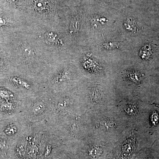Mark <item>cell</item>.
Here are the masks:
<instances>
[{
  "mask_svg": "<svg viewBox=\"0 0 159 159\" xmlns=\"http://www.w3.org/2000/svg\"><path fill=\"white\" fill-rule=\"evenodd\" d=\"M75 102V99L65 91L52 93L46 123L52 127L66 117L71 116Z\"/></svg>",
  "mask_w": 159,
  "mask_h": 159,
  "instance_id": "4",
  "label": "cell"
},
{
  "mask_svg": "<svg viewBox=\"0 0 159 159\" xmlns=\"http://www.w3.org/2000/svg\"><path fill=\"white\" fill-rule=\"evenodd\" d=\"M6 24V20L5 19L0 18V26L4 25Z\"/></svg>",
  "mask_w": 159,
  "mask_h": 159,
  "instance_id": "17",
  "label": "cell"
},
{
  "mask_svg": "<svg viewBox=\"0 0 159 159\" xmlns=\"http://www.w3.org/2000/svg\"><path fill=\"white\" fill-rule=\"evenodd\" d=\"M142 52H145V58H149L150 57L151 54V50L150 47H145V49H144L143 51H142Z\"/></svg>",
  "mask_w": 159,
  "mask_h": 159,
  "instance_id": "15",
  "label": "cell"
},
{
  "mask_svg": "<svg viewBox=\"0 0 159 159\" xmlns=\"http://www.w3.org/2000/svg\"><path fill=\"white\" fill-rule=\"evenodd\" d=\"M159 116L157 112H154L152 115L151 121L152 124L156 125L159 122Z\"/></svg>",
  "mask_w": 159,
  "mask_h": 159,
  "instance_id": "13",
  "label": "cell"
},
{
  "mask_svg": "<svg viewBox=\"0 0 159 159\" xmlns=\"http://www.w3.org/2000/svg\"><path fill=\"white\" fill-rule=\"evenodd\" d=\"M36 6L38 9H43L45 8L46 4L45 2H43L42 0H40L36 2Z\"/></svg>",
  "mask_w": 159,
  "mask_h": 159,
  "instance_id": "16",
  "label": "cell"
},
{
  "mask_svg": "<svg viewBox=\"0 0 159 159\" xmlns=\"http://www.w3.org/2000/svg\"><path fill=\"white\" fill-rule=\"evenodd\" d=\"M78 19L73 20L71 24L70 31L73 32H77L79 29V22Z\"/></svg>",
  "mask_w": 159,
  "mask_h": 159,
  "instance_id": "11",
  "label": "cell"
},
{
  "mask_svg": "<svg viewBox=\"0 0 159 159\" xmlns=\"http://www.w3.org/2000/svg\"><path fill=\"white\" fill-rule=\"evenodd\" d=\"M11 143L6 138L0 137V156H7Z\"/></svg>",
  "mask_w": 159,
  "mask_h": 159,
  "instance_id": "8",
  "label": "cell"
},
{
  "mask_svg": "<svg viewBox=\"0 0 159 159\" xmlns=\"http://www.w3.org/2000/svg\"><path fill=\"white\" fill-rule=\"evenodd\" d=\"M125 111L127 113L129 114V115H133L135 114L136 109L133 106H129L128 107H127V108L125 109Z\"/></svg>",
  "mask_w": 159,
  "mask_h": 159,
  "instance_id": "14",
  "label": "cell"
},
{
  "mask_svg": "<svg viewBox=\"0 0 159 159\" xmlns=\"http://www.w3.org/2000/svg\"><path fill=\"white\" fill-rule=\"evenodd\" d=\"M28 123L20 113L5 117L0 122V137L12 142L23 135Z\"/></svg>",
  "mask_w": 159,
  "mask_h": 159,
  "instance_id": "5",
  "label": "cell"
},
{
  "mask_svg": "<svg viewBox=\"0 0 159 159\" xmlns=\"http://www.w3.org/2000/svg\"><path fill=\"white\" fill-rule=\"evenodd\" d=\"M52 93L45 90L34 97L20 101V113L28 122L45 121L51 105Z\"/></svg>",
  "mask_w": 159,
  "mask_h": 159,
  "instance_id": "2",
  "label": "cell"
},
{
  "mask_svg": "<svg viewBox=\"0 0 159 159\" xmlns=\"http://www.w3.org/2000/svg\"><path fill=\"white\" fill-rule=\"evenodd\" d=\"M8 71L7 66L2 54H0V72H6Z\"/></svg>",
  "mask_w": 159,
  "mask_h": 159,
  "instance_id": "12",
  "label": "cell"
},
{
  "mask_svg": "<svg viewBox=\"0 0 159 159\" xmlns=\"http://www.w3.org/2000/svg\"><path fill=\"white\" fill-rule=\"evenodd\" d=\"M0 159H11L9 157L6 156H0Z\"/></svg>",
  "mask_w": 159,
  "mask_h": 159,
  "instance_id": "18",
  "label": "cell"
},
{
  "mask_svg": "<svg viewBox=\"0 0 159 159\" xmlns=\"http://www.w3.org/2000/svg\"><path fill=\"white\" fill-rule=\"evenodd\" d=\"M125 27L127 30L129 31H135L136 29L135 24V22L131 19H128L125 22Z\"/></svg>",
  "mask_w": 159,
  "mask_h": 159,
  "instance_id": "10",
  "label": "cell"
},
{
  "mask_svg": "<svg viewBox=\"0 0 159 159\" xmlns=\"http://www.w3.org/2000/svg\"><path fill=\"white\" fill-rule=\"evenodd\" d=\"M63 145L45 121L29 122L23 135L11 143L6 156L11 159H55Z\"/></svg>",
  "mask_w": 159,
  "mask_h": 159,
  "instance_id": "1",
  "label": "cell"
},
{
  "mask_svg": "<svg viewBox=\"0 0 159 159\" xmlns=\"http://www.w3.org/2000/svg\"><path fill=\"white\" fill-rule=\"evenodd\" d=\"M20 74L9 75L1 86L12 91L22 99L34 97L45 90L42 84L32 77V75Z\"/></svg>",
  "mask_w": 159,
  "mask_h": 159,
  "instance_id": "3",
  "label": "cell"
},
{
  "mask_svg": "<svg viewBox=\"0 0 159 159\" xmlns=\"http://www.w3.org/2000/svg\"><path fill=\"white\" fill-rule=\"evenodd\" d=\"M8 1H9V2L14 3L17 2V0H8Z\"/></svg>",
  "mask_w": 159,
  "mask_h": 159,
  "instance_id": "20",
  "label": "cell"
},
{
  "mask_svg": "<svg viewBox=\"0 0 159 159\" xmlns=\"http://www.w3.org/2000/svg\"><path fill=\"white\" fill-rule=\"evenodd\" d=\"M99 148L97 147H90L87 151V154L90 159H94L99 156Z\"/></svg>",
  "mask_w": 159,
  "mask_h": 159,
  "instance_id": "9",
  "label": "cell"
},
{
  "mask_svg": "<svg viewBox=\"0 0 159 159\" xmlns=\"http://www.w3.org/2000/svg\"><path fill=\"white\" fill-rule=\"evenodd\" d=\"M20 101L0 100V114L6 117L20 113Z\"/></svg>",
  "mask_w": 159,
  "mask_h": 159,
  "instance_id": "6",
  "label": "cell"
},
{
  "mask_svg": "<svg viewBox=\"0 0 159 159\" xmlns=\"http://www.w3.org/2000/svg\"><path fill=\"white\" fill-rule=\"evenodd\" d=\"M7 100L20 101L22 99L9 89L0 85V100Z\"/></svg>",
  "mask_w": 159,
  "mask_h": 159,
  "instance_id": "7",
  "label": "cell"
},
{
  "mask_svg": "<svg viewBox=\"0 0 159 159\" xmlns=\"http://www.w3.org/2000/svg\"><path fill=\"white\" fill-rule=\"evenodd\" d=\"M6 116H3L2 115L0 114V122H1V121H2V120Z\"/></svg>",
  "mask_w": 159,
  "mask_h": 159,
  "instance_id": "19",
  "label": "cell"
}]
</instances>
